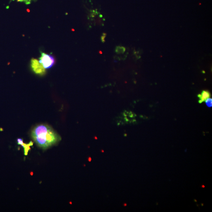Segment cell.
Here are the masks:
<instances>
[{"label":"cell","mask_w":212,"mask_h":212,"mask_svg":"<svg viewBox=\"0 0 212 212\" xmlns=\"http://www.w3.org/2000/svg\"><path fill=\"white\" fill-rule=\"evenodd\" d=\"M24 2L26 4H29L30 3V0H24Z\"/></svg>","instance_id":"9c48e42d"},{"label":"cell","mask_w":212,"mask_h":212,"mask_svg":"<svg viewBox=\"0 0 212 212\" xmlns=\"http://www.w3.org/2000/svg\"><path fill=\"white\" fill-rule=\"evenodd\" d=\"M31 67L33 71L36 74L43 76L45 74V69L37 59L34 58L31 59Z\"/></svg>","instance_id":"3957f363"},{"label":"cell","mask_w":212,"mask_h":212,"mask_svg":"<svg viewBox=\"0 0 212 212\" xmlns=\"http://www.w3.org/2000/svg\"><path fill=\"white\" fill-rule=\"evenodd\" d=\"M212 100L211 98H209L206 100V105L208 107H212Z\"/></svg>","instance_id":"52a82bcc"},{"label":"cell","mask_w":212,"mask_h":212,"mask_svg":"<svg viewBox=\"0 0 212 212\" xmlns=\"http://www.w3.org/2000/svg\"><path fill=\"white\" fill-rule=\"evenodd\" d=\"M17 140L18 145H22L23 143V140L21 138H19Z\"/></svg>","instance_id":"ba28073f"},{"label":"cell","mask_w":212,"mask_h":212,"mask_svg":"<svg viewBox=\"0 0 212 212\" xmlns=\"http://www.w3.org/2000/svg\"><path fill=\"white\" fill-rule=\"evenodd\" d=\"M31 136L36 144L44 149L56 144L61 139L53 129L46 124L35 126L31 131Z\"/></svg>","instance_id":"6da1fadb"},{"label":"cell","mask_w":212,"mask_h":212,"mask_svg":"<svg viewBox=\"0 0 212 212\" xmlns=\"http://www.w3.org/2000/svg\"><path fill=\"white\" fill-rule=\"evenodd\" d=\"M211 94L209 91H203L201 94L198 95V97L199 98V103L201 104L203 102L206 101L208 98H210Z\"/></svg>","instance_id":"277c9868"},{"label":"cell","mask_w":212,"mask_h":212,"mask_svg":"<svg viewBox=\"0 0 212 212\" xmlns=\"http://www.w3.org/2000/svg\"><path fill=\"white\" fill-rule=\"evenodd\" d=\"M125 48L123 46H118L116 47V52L117 54H123L125 52Z\"/></svg>","instance_id":"8992f818"},{"label":"cell","mask_w":212,"mask_h":212,"mask_svg":"<svg viewBox=\"0 0 212 212\" xmlns=\"http://www.w3.org/2000/svg\"><path fill=\"white\" fill-rule=\"evenodd\" d=\"M17 1L18 2H24V0H17Z\"/></svg>","instance_id":"30bf717a"},{"label":"cell","mask_w":212,"mask_h":212,"mask_svg":"<svg viewBox=\"0 0 212 212\" xmlns=\"http://www.w3.org/2000/svg\"><path fill=\"white\" fill-rule=\"evenodd\" d=\"M33 143L32 141H30L29 144H25L23 143L21 145L24 148V153L25 155H27L28 152L30 149V147L33 146Z\"/></svg>","instance_id":"5b68a950"},{"label":"cell","mask_w":212,"mask_h":212,"mask_svg":"<svg viewBox=\"0 0 212 212\" xmlns=\"http://www.w3.org/2000/svg\"><path fill=\"white\" fill-rule=\"evenodd\" d=\"M39 63L41 64L44 69H50L55 64V60L54 57L50 55L44 53H41V56L39 58Z\"/></svg>","instance_id":"7a4b0ae2"}]
</instances>
